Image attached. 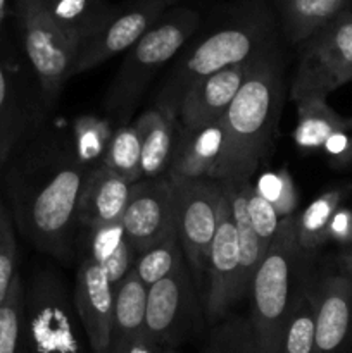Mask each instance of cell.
Listing matches in <instances>:
<instances>
[{"label":"cell","instance_id":"cell-1","mask_svg":"<svg viewBox=\"0 0 352 353\" xmlns=\"http://www.w3.org/2000/svg\"><path fill=\"white\" fill-rule=\"evenodd\" d=\"M2 171L17 231L41 254L71 261L79 196L90 172L71 137L50 130L38 117Z\"/></svg>","mask_w":352,"mask_h":353},{"label":"cell","instance_id":"cell-2","mask_svg":"<svg viewBox=\"0 0 352 353\" xmlns=\"http://www.w3.org/2000/svg\"><path fill=\"white\" fill-rule=\"evenodd\" d=\"M282 45L278 21L269 0H231L214 10L207 23L168 65L154 93V105L176 117L179 102L206 76L245 64ZM178 119V117H176Z\"/></svg>","mask_w":352,"mask_h":353},{"label":"cell","instance_id":"cell-3","mask_svg":"<svg viewBox=\"0 0 352 353\" xmlns=\"http://www.w3.org/2000/svg\"><path fill=\"white\" fill-rule=\"evenodd\" d=\"M285 71L282 45L252 62L240 92L219 121L223 145L213 179L251 181L275 150L280 116L289 95Z\"/></svg>","mask_w":352,"mask_h":353},{"label":"cell","instance_id":"cell-4","mask_svg":"<svg viewBox=\"0 0 352 353\" xmlns=\"http://www.w3.org/2000/svg\"><path fill=\"white\" fill-rule=\"evenodd\" d=\"M204 17L199 9L176 3L166 10L147 33L124 52L106 95L104 109L110 123H130L148 85L162 68L169 65L190 38L197 33Z\"/></svg>","mask_w":352,"mask_h":353},{"label":"cell","instance_id":"cell-5","mask_svg":"<svg viewBox=\"0 0 352 353\" xmlns=\"http://www.w3.org/2000/svg\"><path fill=\"white\" fill-rule=\"evenodd\" d=\"M293 217L280 223L248 295V319L259 353H282L297 290L314 262L302 254L297 243Z\"/></svg>","mask_w":352,"mask_h":353},{"label":"cell","instance_id":"cell-6","mask_svg":"<svg viewBox=\"0 0 352 353\" xmlns=\"http://www.w3.org/2000/svg\"><path fill=\"white\" fill-rule=\"evenodd\" d=\"M30 353H92L76 316L72 292L54 269H38L24 286Z\"/></svg>","mask_w":352,"mask_h":353},{"label":"cell","instance_id":"cell-7","mask_svg":"<svg viewBox=\"0 0 352 353\" xmlns=\"http://www.w3.org/2000/svg\"><path fill=\"white\" fill-rule=\"evenodd\" d=\"M289 86L293 103L323 99L352 81V7L307 38Z\"/></svg>","mask_w":352,"mask_h":353},{"label":"cell","instance_id":"cell-8","mask_svg":"<svg viewBox=\"0 0 352 353\" xmlns=\"http://www.w3.org/2000/svg\"><path fill=\"white\" fill-rule=\"evenodd\" d=\"M17 30L45 107H54L71 79L78 47L59 30L43 0H14Z\"/></svg>","mask_w":352,"mask_h":353},{"label":"cell","instance_id":"cell-9","mask_svg":"<svg viewBox=\"0 0 352 353\" xmlns=\"http://www.w3.org/2000/svg\"><path fill=\"white\" fill-rule=\"evenodd\" d=\"M171 188L175 202V231L202 299L207 259L223 205V183L216 179H182L171 181Z\"/></svg>","mask_w":352,"mask_h":353},{"label":"cell","instance_id":"cell-10","mask_svg":"<svg viewBox=\"0 0 352 353\" xmlns=\"http://www.w3.org/2000/svg\"><path fill=\"white\" fill-rule=\"evenodd\" d=\"M202 321V299L186 262L148 288L145 331L161 348L176 350Z\"/></svg>","mask_w":352,"mask_h":353},{"label":"cell","instance_id":"cell-11","mask_svg":"<svg viewBox=\"0 0 352 353\" xmlns=\"http://www.w3.org/2000/svg\"><path fill=\"white\" fill-rule=\"evenodd\" d=\"M176 3H179V0H123L114 3L102 30L76 50L71 78L92 71L109 59L124 54L166 10Z\"/></svg>","mask_w":352,"mask_h":353},{"label":"cell","instance_id":"cell-12","mask_svg":"<svg viewBox=\"0 0 352 353\" xmlns=\"http://www.w3.org/2000/svg\"><path fill=\"white\" fill-rule=\"evenodd\" d=\"M314 353L352 352V276L337 268L314 269Z\"/></svg>","mask_w":352,"mask_h":353},{"label":"cell","instance_id":"cell-13","mask_svg":"<svg viewBox=\"0 0 352 353\" xmlns=\"http://www.w3.org/2000/svg\"><path fill=\"white\" fill-rule=\"evenodd\" d=\"M224 192V188H223ZM238 281V241L226 193L223 196L216 236L211 245L204 281L202 307L204 319L217 324L233 312L240 303L237 293Z\"/></svg>","mask_w":352,"mask_h":353},{"label":"cell","instance_id":"cell-14","mask_svg":"<svg viewBox=\"0 0 352 353\" xmlns=\"http://www.w3.org/2000/svg\"><path fill=\"white\" fill-rule=\"evenodd\" d=\"M121 224L137 254L154 247L171 234L175 231L171 181L166 176H161L150 179L141 178L131 185Z\"/></svg>","mask_w":352,"mask_h":353},{"label":"cell","instance_id":"cell-15","mask_svg":"<svg viewBox=\"0 0 352 353\" xmlns=\"http://www.w3.org/2000/svg\"><path fill=\"white\" fill-rule=\"evenodd\" d=\"M116 290L100 262L83 255L75 276L72 303L92 353H109Z\"/></svg>","mask_w":352,"mask_h":353},{"label":"cell","instance_id":"cell-16","mask_svg":"<svg viewBox=\"0 0 352 353\" xmlns=\"http://www.w3.org/2000/svg\"><path fill=\"white\" fill-rule=\"evenodd\" d=\"M254 61L224 68L197 81L179 102L178 123L186 130H204L219 123L240 92Z\"/></svg>","mask_w":352,"mask_h":353},{"label":"cell","instance_id":"cell-17","mask_svg":"<svg viewBox=\"0 0 352 353\" xmlns=\"http://www.w3.org/2000/svg\"><path fill=\"white\" fill-rule=\"evenodd\" d=\"M131 185L106 165L92 169L83 185L78 224L85 230L117 224L123 219Z\"/></svg>","mask_w":352,"mask_h":353},{"label":"cell","instance_id":"cell-18","mask_svg":"<svg viewBox=\"0 0 352 353\" xmlns=\"http://www.w3.org/2000/svg\"><path fill=\"white\" fill-rule=\"evenodd\" d=\"M221 145L223 131L219 123L204 130H186L178 123L175 150L166 178L171 181L213 179L221 154Z\"/></svg>","mask_w":352,"mask_h":353},{"label":"cell","instance_id":"cell-19","mask_svg":"<svg viewBox=\"0 0 352 353\" xmlns=\"http://www.w3.org/2000/svg\"><path fill=\"white\" fill-rule=\"evenodd\" d=\"M278 21L280 34L300 47L326 24L352 7V0H269Z\"/></svg>","mask_w":352,"mask_h":353},{"label":"cell","instance_id":"cell-20","mask_svg":"<svg viewBox=\"0 0 352 353\" xmlns=\"http://www.w3.org/2000/svg\"><path fill=\"white\" fill-rule=\"evenodd\" d=\"M141 147V174L144 178L166 176L175 150L178 119L169 110L152 103L135 119Z\"/></svg>","mask_w":352,"mask_h":353},{"label":"cell","instance_id":"cell-21","mask_svg":"<svg viewBox=\"0 0 352 353\" xmlns=\"http://www.w3.org/2000/svg\"><path fill=\"white\" fill-rule=\"evenodd\" d=\"M245 183H223L224 193L230 202L231 216H233L235 230L238 241V281L237 293L240 303L251 295L252 283L266 257V252L261 248L259 238L255 234L252 221L248 217L247 199H245Z\"/></svg>","mask_w":352,"mask_h":353},{"label":"cell","instance_id":"cell-22","mask_svg":"<svg viewBox=\"0 0 352 353\" xmlns=\"http://www.w3.org/2000/svg\"><path fill=\"white\" fill-rule=\"evenodd\" d=\"M147 292L148 288L135 271L116 288L109 353H126L128 348L145 334Z\"/></svg>","mask_w":352,"mask_h":353},{"label":"cell","instance_id":"cell-23","mask_svg":"<svg viewBox=\"0 0 352 353\" xmlns=\"http://www.w3.org/2000/svg\"><path fill=\"white\" fill-rule=\"evenodd\" d=\"M352 185H338L321 193L306 209L293 217L295 221V238L300 250L307 259H313L328 243V228L331 217L345 199L351 195Z\"/></svg>","mask_w":352,"mask_h":353},{"label":"cell","instance_id":"cell-24","mask_svg":"<svg viewBox=\"0 0 352 353\" xmlns=\"http://www.w3.org/2000/svg\"><path fill=\"white\" fill-rule=\"evenodd\" d=\"M43 6L59 30L79 47L102 30L114 3L109 0H43Z\"/></svg>","mask_w":352,"mask_h":353},{"label":"cell","instance_id":"cell-25","mask_svg":"<svg viewBox=\"0 0 352 353\" xmlns=\"http://www.w3.org/2000/svg\"><path fill=\"white\" fill-rule=\"evenodd\" d=\"M297 124L293 141L304 154L321 152L324 141L338 131H352V117L335 112L326 100L309 99L295 103Z\"/></svg>","mask_w":352,"mask_h":353},{"label":"cell","instance_id":"cell-26","mask_svg":"<svg viewBox=\"0 0 352 353\" xmlns=\"http://www.w3.org/2000/svg\"><path fill=\"white\" fill-rule=\"evenodd\" d=\"M37 121L24 109L16 83L0 59V169L9 162Z\"/></svg>","mask_w":352,"mask_h":353},{"label":"cell","instance_id":"cell-27","mask_svg":"<svg viewBox=\"0 0 352 353\" xmlns=\"http://www.w3.org/2000/svg\"><path fill=\"white\" fill-rule=\"evenodd\" d=\"M313 265L314 262L309 265L297 290L282 353H314V302L311 288Z\"/></svg>","mask_w":352,"mask_h":353},{"label":"cell","instance_id":"cell-28","mask_svg":"<svg viewBox=\"0 0 352 353\" xmlns=\"http://www.w3.org/2000/svg\"><path fill=\"white\" fill-rule=\"evenodd\" d=\"M0 353H30L24 312V283L19 272L0 303Z\"/></svg>","mask_w":352,"mask_h":353},{"label":"cell","instance_id":"cell-29","mask_svg":"<svg viewBox=\"0 0 352 353\" xmlns=\"http://www.w3.org/2000/svg\"><path fill=\"white\" fill-rule=\"evenodd\" d=\"M113 134V123L107 117L79 116L75 119L71 140L76 155L88 171L102 165Z\"/></svg>","mask_w":352,"mask_h":353},{"label":"cell","instance_id":"cell-30","mask_svg":"<svg viewBox=\"0 0 352 353\" xmlns=\"http://www.w3.org/2000/svg\"><path fill=\"white\" fill-rule=\"evenodd\" d=\"M102 165L119 174L130 185H135L144 178L140 137L133 124H124L114 130Z\"/></svg>","mask_w":352,"mask_h":353},{"label":"cell","instance_id":"cell-31","mask_svg":"<svg viewBox=\"0 0 352 353\" xmlns=\"http://www.w3.org/2000/svg\"><path fill=\"white\" fill-rule=\"evenodd\" d=\"M183 262H185V257H183L182 245H179L176 231H173L154 247L137 254L133 271L140 278V281L147 288H150L152 285H155L159 279L166 278Z\"/></svg>","mask_w":352,"mask_h":353},{"label":"cell","instance_id":"cell-32","mask_svg":"<svg viewBox=\"0 0 352 353\" xmlns=\"http://www.w3.org/2000/svg\"><path fill=\"white\" fill-rule=\"evenodd\" d=\"M202 353H259L248 316L231 312L214 324Z\"/></svg>","mask_w":352,"mask_h":353},{"label":"cell","instance_id":"cell-33","mask_svg":"<svg viewBox=\"0 0 352 353\" xmlns=\"http://www.w3.org/2000/svg\"><path fill=\"white\" fill-rule=\"evenodd\" d=\"M255 192L264 196L273 207L280 219H289V217L297 216V209L300 203L299 190H297L295 181L286 168L278 169V171H269L259 176L254 185Z\"/></svg>","mask_w":352,"mask_h":353},{"label":"cell","instance_id":"cell-34","mask_svg":"<svg viewBox=\"0 0 352 353\" xmlns=\"http://www.w3.org/2000/svg\"><path fill=\"white\" fill-rule=\"evenodd\" d=\"M245 199H247L248 217H251L252 226H254L255 234L259 238V243H261L262 250L268 254V248L275 238L276 231H278L282 219L276 214L275 207L264 196L255 192L252 181L245 183Z\"/></svg>","mask_w":352,"mask_h":353},{"label":"cell","instance_id":"cell-35","mask_svg":"<svg viewBox=\"0 0 352 353\" xmlns=\"http://www.w3.org/2000/svg\"><path fill=\"white\" fill-rule=\"evenodd\" d=\"M17 240L12 216L6 207L0 210V303L9 293L17 271Z\"/></svg>","mask_w":352,"mask_h":353},{"label":"cell","instance_id":"cell-36","mask_svg":"<svg viewBox=\"0 0 352 353\" xmlns=\"http://www.w3.org/2000/svg\"><path fill=\"white\" fill-rule=\"evenodd\" d=\"M124 240H126V234H124L123 224L121 223L86 230L85 255H90L97 262L104 264Z\"/></svg>","mask_w":352,"mask_h":353},{"label":"cell","instance_id":"cell-37","mask_svg":"<svg viewBox=\"0 0 352 353\" xmlns=\"http://www.w3.org/2000/svg\"><path fill=\"white\" fill-rule=\"evenodd\" d=\"M135 261H137V252H135L133 245H131L126 238V240L116 248V252L104 262L102 265L104 269H106L107 276H109L110 283H113L114 290H116L117 286L124 281V278L133 271Z\"/></svg>","mask_w":352,"mask_h":353},{"label":"cell","instance_id":"cell-38","mask_svg":"<svg viewBox=\"0 0 352 353\" xmlns=\"http://www.w3.org/2000/svg\"><path fill=\"white\" fill-rule=\"evenodd\" d=\"M321 154L333 168L345 169L352 165V137L349 131H338L324 141Z\"/></svg>","mask_w":352,"mask_h":353},{"label":"cell","instance_id":"cell-39","mask_svg":"<svg viewBox=\"0 0 352 353\" xmlns=\"http://www.w3.org/2000/svg\"><path fill=\"white\" fill-rule=\"evenodd\" d=\"M328 241L337 243L340 248L349 247L352 243V209L347 205H340L331 217L328 228Z\"/></svg>","mask_w":352,"mask_h":353},{"label":"cell","instance_id":"cell-40","mask_svg":"<svg viewBox=\"0 0 352 353\" xmlns=\"http://www.w3.org/2000/svg\"><path fill=\"white\" fill-rule=\"evenodd\" d=\"M162 350H164V348L159 347V345L155 343L150 336H148L147 331H145L144 336L138 338V340L135 341L130 348H128L126 353H161Z\"/></svg>","mask_w":352,"mask_h":353},{"label":"cell","instance_id":"cell-41","mask_svg":"<svg viewBox=\"0 0 352 353\" xmlns=\"http://www.w3.org/2000/svg\"><path fill=\"white\" fill-rule=\"evenodd\" d=\"M335 264H337V268L340 269V271H344L345 274L352 276V243L349 245V247L342 248L340 255H338Z\"/></svg>","mask_w":352,"mask_h":353},{"label":"cell","instance_id":"cell-42","mask_svg":"<svg viewBox=\"0 0 352 353\" xmlns=\"http://www.w3.org/2000/svg\"><path fill=\"white\" fill-rule=\"evenodd\" d=\"M7 17V0H0V30H2V24Z\"/></svg>","mask_w":352,"mask_h":353},{"label":"cell","instance_id":"cell-43","mask_svg":"<svg viewBox=\"0 0 352 353\" xmlns=\"http://www.w3.org/2000/svg\"><path fill=\"white\" fill-rule=\"evenodd\" d=\"M161 353H176V350H175V348H164V350H162Z\"/></svg>","mask_w":352,"mask_h":353},{"label":"cell","instance_id":"cell-44","mask_svg":"<svg viewBox=\"0 0 352 353\" xmlns=\"http://www.w3.org/2000/svg\"><path fill=\"white\" fill-rule=\"evenodd\" d=\"M2 207H3V205H2V203H0V210H2Z\"/></svg>","mask_w":352,"mask_h":353}]
</instances>
